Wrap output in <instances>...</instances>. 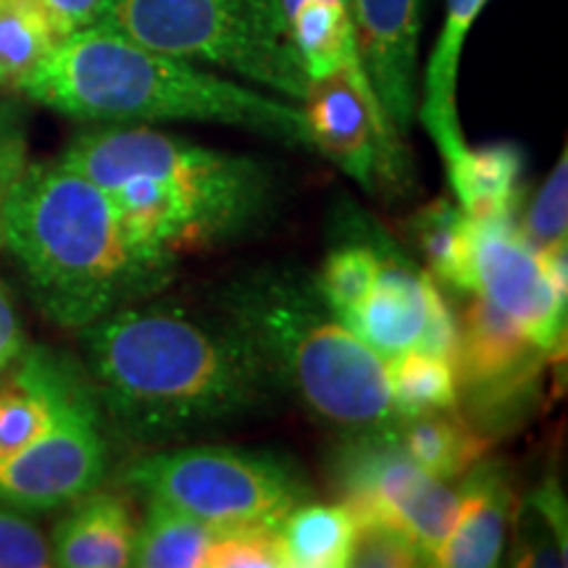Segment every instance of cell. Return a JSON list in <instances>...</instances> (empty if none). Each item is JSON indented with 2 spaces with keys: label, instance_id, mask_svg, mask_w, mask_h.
<instances>
[{
  "label": "cell",
  "instance_id": "obj_1",
  "mask_svg": "<svg viewBox=\"0 0 568 568\" xmlns=\"http://www.w3.org/2000/svg\"><path fill=\"white\" fill-rule=\"evenodd\" d=\"M92 382L126 437L166 445L272 403L274 382L230 324L124 305L82 329Z\"/></svg>",
  "mask_w": 568,
  "mask_h": 568
},
{
  "label": "cell",
  "instance_id": "obj_2",
  "mask_svg": "<svg viewBox=\"0 0 568 568\" xmlns=\"http://www.w3.org/2000/svg\"><path fill=\"white\" fill-rule=\"evenodd\" d=\"M0 243L42 314L71 329L153 297L176 266V255L134 237L103 187L61 161L19 174L0 213Z\"/></svg>",
  "mask_w": 568,
  "mask_h": 568
},
{
  "label": "cell",
  "instance_id": "obj_3",
  "mask_svg": "<svg viewBox=\"0 0 568 568\" xmlns=\"http://www.w3.org/2000/svg\"><path fill=\"white\" fill-rule=\"evenodd\" d=\"M17 90L80 122H213L316 151L301 105L101 24L69 32Z\"/></svg>",
  "mask_w": 568,
  "mask_h": 568
},
{
  "label": "cell",
  "instance_id": "obj_4",
  "mask_svg": "<svg viewBox=\"0 0 568 568\" xmlns=\"http://www.w3.org/2000/svg\"><path fill=\"white\" fill-rule=\"evenodd\" d=\"M61 163L109 193L134 237L172 255L243 232L268 201L258 161L145 124L84 132Z\"/></svg>",
  "mask_w": 568,
  "mask_h": 568
},
{
  "label": "cell",
  "instance_id": "obj_5",
  "mask_svg": "<svg viewBox=\"0 0 568 568\" xmlns=\"http://www.w3.org/2000/svg\"><path fill=\"white\" fill-rule=\"evenodd\" d=\"M226 324L251 345L274 387L343 437L393 432L403 422L385 361L335 316L316 280L261 268L219 293Z\"/></svg>",
  "mask_w": 568,
  "mask_h": 568
},
{
  "label": "cell",
  "instance_id": "obj_6",
  "mask_svg": "<svg viewBox=\"0 0 568 568\" xmlns=\"http://www.w3.org/2000/svg\"><path fill=\"white\" fill-rule=\"evenodd\" d=\"M90 24L176 59L232 71L253 88L303 103L308 74L276 0H103Z\"/></svg>",
  "mask_w": 568,
  "mask_h": 568
},
{
  "label": "cell",
  "instance_id": "obj_7",
  "mask_svg": "<svg viewBox=\"0 0 568 568\" xmlns=\"http://www.w3.org/2000/svg\"><path fill=\"white\" fill-rule=\"evenodd\" d=\"M124 485L142 500L209 524H268L280 529L284 516L305 503L308 487L284 460L234 447H176L145 456L124 471Z\"/></svg>",
  "mask_w": 568,
  "mask_h": 568
},
{
  "label": "cell",
  "instance_id": "obj_8",
  "mask_svg": "<svg viewBox=\"0 0 568 568\" xmlns=\"http://www.w3.org/2000/svg\"><path fill=\"white\" fill-rule=\"evenodd\" d=\"M335 485L355 516L385 518L400 529L426 566L458 514L456 489L426 474L395 429L345 437L335 460Z\"/></svg>",
  "mask_w": 568,
  "mask_h": 568
},
{
  "label": "cell",
  "instance_id": "obj_9",
  "mask_svg": "<svg viewBox=\"0 0 568 568\" xmlns=\"http://www.w3.org/2000/svg\"><path fill=\"white\" fill-rule=\"evenodd\" d=\"M548 355L514 318L474 293L453 358L466 422L489 439L521 424L537 403Z\"/></svg>",
  "mask_w": 568,
  "mask_h": 568
},
{
  "label": "cell",
  "instance_id": "obj_10",
  "mask_svg": "<svg viewBox=\"0 0 568 568\" xmlns=\"http://www.w3.org/2000/svg\"><path fill=\"white\" fill-rule=\"evenodd\" d=\"M109 445L90 387L69 374L53 424L30 447L0 460V500L24 514L71 506L101 487Z\"/></svg>",
  "mask_w": 568,
  "mask_h": 568
},
{
  "label": "cell",
  "instance_id": "obj_11",
  "mask_svg": "<svg viewBox=\"0 0 568 568\" xmlns=\"http://www.w3.org/2000/svg\"><path fill=\"white\" fill-rule=\"evenodd\" d=\"M345 326L382 361L408 351L456 358L458 326L450 305L429 274L389 247L376 251L372 293Z\"/></svg>",
  "mask_w": 568,
  "mask_h": 568
},
{
  "label": "cell",
  "instance_id": "obj_12",
  "mask_svg": "<svg viewBox=\"0 0 568 568\" xmlns=\"http://www.w3.org/2000/svg\"><path fill=\"white\" fill-rule=\"evenodd\" d=\"M474 290L514 318L550 355L566 337V303L539 268L537 253L514 222V213L471 219Z\"/></svg>",
  "mask_w": 568,
  "mask_h": 568
},
{
  "label": "cell",
  "instance_id": "obj_13",
  "mask_svg": "<svg viewBox=\"0 0 568 568\" xmlns=\"http://www.w3.org/2000/svg\"><path fill=\"white\" fill-rule=\"evenodd\" d=\"M303 113L316 151L335 161L364 190H374L379 176H393L403 163L397 155L403 140L387 124L364 74L335 71L311 80Z\"/></svg>",
  "mask_w": 568,
  "mask_h": 568
},
{
  "label": "cell",
  "instance_id": "obj_14",
  "mask_svg": "<svg viewBox=\"0 0 568 568\" xmlns=\"http://www.w3.org/2000/svg\"><path fill=\"white\" fill-rule=\"evenodd\" d=\"M355 42L376 101L397 138L418 111V38L424 0H347Z\"/></svg>",
  "mask_w": 568,
  "mask_h": 568
},
{
  "label": "cell",
  "instance_id": "obj_15",
  "mask_svg": "<svg viewBox=\"0 0 568 568\" xmlns=\"http://www.w3.org/2000/svg\"><path fill=\"white\" fill-rule=\"evenodd\" d=\"M458 489V514L432 558L443 568H487L500 560L516 514V489L508 468L477 460Z\"/></svg>",
  "mask_w": 568,
  "mask_h": 568
},
{
  "label": "cell",
  "instance_id": "obj_16",
  "mask_svg": "<svg viewBox=\"0 0 568 568\" xmlns=\"http://www.w3.org/2000/svg\"><path fill=\"white\" fill-rule=\"evenodd\" d=\"M138 516L122 495L95 493L80 497L74 510L53 531V566L122 568L132 566Z\"/></svg>",
  "mask_w": 568,
  "mask_h": 568
},
{
  "label": "cell",
  "instance_id": "obj_17",
  "mask_svg": "<svg viewBox=\"0 0 568 568\" xmlns=\"http://www.w3.org/2000/svg\"><path fill=\"white\" fill-rule=\"evenodd\" d=\"M487 0H447L445 21L432 51L424 74V98L418 103V116L437 142L445 163H450L466 148L464 130L458 122V67L468 30L479 19Z\"/></svg>",
  "mask_w": 568,
  "mask_h": 568
},
{
  "label": "cell",
  "instance_id": "obj_18",
  "mask_svg": "<svg viewBox=\"0 0 568 568\" xmlns=\"http://www.w3.org/2000/svg\"><path fill=\"white\" fill-rule=\"evenodd\" d=\"M276 9L308 82L335 71L366 77L347 0H276Z\"/></svg>",
  "mask_w": 568,
  "mask_h": 568
},
{
  "label": "cell",
  "instance_id": "obj_19",
  "mask_svg": "<svg viewBox=\"0 0 568 568\" xmlns=\"http://www.w3.org/2000/svg\"><path fill=\"white\" fill-rule=\"evenodd\" d=\"M69 374L67 364L42 351L21 358L17 374L0 385V460L30 447L53 424Z\"/></svg>",
  "mask_w": 568,
  "mask_h": 568
},
{
  "label": "cell",
  "instance_id": "obj_20",
  "mask_svg": "<svg viewBox=\"0 0 568 568\" xmlns=\"http://www.w3.org/2000/svg\"><path fill=\"white\" fill-rule=\"evenodd\" d=\"M395 432L408 456L426 474L443 481L464 477L468 468L485 458L493 443L479 429H474L458 408L403 418Z\"/></svg>",
  "mask_w": 568,
  "mask_h": 568
},
{
  "label": "cell",
  "instance_id": "obj_21",
  "mask_svg": "<svg viewBox=\"0 0 568 568\" xmlns=\"http://www.w3.org/2000/svg\"><path fill=\"white\" fill-rule=\"evenodd\" d=\"M453 193L460 211L471 219L514 213L516 182L521 172V155L514 145L464 148L456 159L445 163Z\"/></svg>",
  "mask_w": 568,
  "mask_h": 568
},
{
  "label": "cell",
  "instance_id": "obj_22",
  "mask_svg": "<svg viewBox=\"0 0 568 568\" xmlns=\"http://www.w3.org/2000/svg\"><path fill=\"white\" fill-rule=\"evenodd\" d=\"M355 531L353 510L301 503L280 524L284 568H345Z\"/></svg>",
  "mask_w": 568,
  "mask_h": 568
},
{
  "label": "cell",
  "instance_id": "obj_23",
  "mask_svg": "<svg viewBox=\"0 0 568 568\" xmlns=\"http://www.w3.org/2000/svg\"><path fill=\"white\" fill-rule=\"evenodd\" d=\"M145 518L138 521L132 566L140 568H205L216 529L182 510L145 500Z\"/></svg>",
  "mask_w": 568,
  "mask_h": 568
},
{
  "label": "cell",
  "instance_id": "obj_24",
  "mask_svg": "<svg viewBox=\"0 0 568 568\" xmlns=\"http://www.w3.org/2000/svg\"><path fill=\"white\" fill-rule=\"evenodd\" d=\"M63 38L45 0H0V82L19 88Z\"/></svg>",
  "mask_w": 568,
  "mask_h": 568
},
{
  "label": "cell",
  "instance_id": "obj_25",
  "mask_svg": "<svg viewBox=\"0 0 568 568\" xmlns=\"http://www.w3.org/2000/svg\"><path fill=\"white\" fill-rule=\"evenodd\" d=\"M410 230L429 276L456 293H471V226L460 205L456 209L447 201H435L416 213Z\"/></svg>",
  "mask_w": 568,
  "mask_h": 568
},
{
  "label": "cell",
  "instance_id": "obj_26",
  "mask_svg": "<svg viewBox=\"0 0 568 568\" xmlns=\"http://www.w3.org/2000/svg\"><path fill=\"white\" fill-rule=\"evenodd\" d=\"M387 389L400 418L439 414L458 408V385L453 361L408 351L385 361Z\"/></svg>",
  "mask_w": 568,
  "mask_h": 568
},
{
  "label": "cell",
  "instance_id": "obj_27",
  "mask_svg": "<svg viewBox=\"0 0 568 568\" xmlns=\"http://www.w3.org/2000/svg\"><path fill=\"white\" fill-rule=\"evenodd\" d=\"M566 508L560 489L548 481L535 489L521 516V535L514 564L564 566L566 564Z\"/></svg>",
  "mask_w": 568,
  "mask_h": 568
},
{
  "label": "cell",
  "instance_id": "obj_28",
  "mask_svg": "<svg viewBox=\"0 0 568 568\" xmlns=\"http://www.w3.org/2000/svg\"><path fill=\"white\" fill-rule=\"evenodd\" d=\"M376 280V247L366 243H351L326 255L316 287L335 311L339 322L347 324L361 303L372 293Z\"/></svg>",
  "mask_w": 568,
  "mask_h": 568
},
{
  "label": "cell",
  "instance_id": "obj_29",
  "mask_svg": "<svg viewBox=\"0 0 568 568\" xmlns=\"http://www.w3.org/2000/svg\"><path fill=\"white\" fill-rule=\"evenodd\" d=\"M205 568H284L280 529L268 524L219 527Z\"/></svg>",
  "mask_w": 568,
  "mask_h": 568
},
{
  "label": "cell",
  "instance_id": "obj_30",
  "mask_svg": "<svg viewBox=\"0 0 568 568\" xmlns=\"http://www.w3.org/2000/svg\"><path fill=\"white\" fill-rule=\"evenodd\" d=\"M355 516V514H353ZM347 566L353 568H408L426 566L410 539L376 516H355V531Z\"/></svg>",
  "mask_w": 568,
  "mask_h": 568
},
{
  "label": "cell",
  "instance_id": "obj_31",
  "mask_svg": "<svg viewBox=\"0 0 568 568\" xmlns=\"http://www.w3.org/2000/svg\"><path fill=\"white\" fill-rule=\"evenodd\" d=\"M524 240L535 247H542L556 240H566L568 230V155L560 153L548 180L537 190L535 201H531L524 224L518 226Z\"/></svg>",
  "mask_w": 568,
  "mask_h": 568
},
{
  "label": "cell",
  "instance_id": "obj_32",
  "mask_svg": "<svg viewBox=\"0 0 568 568\" xmlns=\"http://www.w3.org/2000/svg\"><path fill=\"white\" fill-rule=\"evenodd\" d=\"M53 566V550L24 510L0 500V568Z\"/></svg>",
  "mask_w": 568,
  "mask_h": 568
},
{
  "label": "cell",
  "instance_id": "obj_33",
  "mask_svg": "<svg viewBox=\"0 0 568 568\" xmlns=\"http://www.w3.org/2000/svg\"><path fill=\"white\" fill-rule=\"evenodd\" d=\"M21 353H24V335H21L17 311L0 284V372L9 368Z\"/></svg>",
  "mask_w": 568,
  "mask_h": 568
},
{
  "label": "cell",
  "instance_id": "obj_34",
  "mask_svg": "<svg viewBox=\"0 0 568 568\" xmlns=\"http://www.w3.org/2000/svg\"><path fill=\"white\" fill-rule=\"evenodd\" d=\"M537 261H539V268H542L545 280L552 290H556V295L560 301L566 303V295H568V258H566V240H556V243H548L542 247H537Z\"/></svg>",
  "mask_w": 568,
  "mask_h": 568
},
{
  "label": "cell",
  "instance_id": "obj_35",
  "mask_svg": "<svg viewBox=\"0 0 568 568\" xmlns=\"http://www.w3.org/2000/svg\"><path fill=\"white\" fill-rule=\"evenodd\" d=\"M101 3L103 0H45V6L53 11L55 21L67 34L80 30V27H88L95 19Z\"/></svg>",
  "mask_w": 568,
  "mask_h": 568
},
{
  "label": "cell",
  "instance_id": "obj_36",
  "mask_svg": "<svg viewBox=\"0 0 568 568\" xmlns=\"http://www.w3.org/2000/svg\"><path fill=\"white\" fill-rule=\"evenodd\" d=\"M0 84H3V82H0Z\"/></svg>",
  "mask_w": 568,
  "mask_h": 568
}]
</instances>
